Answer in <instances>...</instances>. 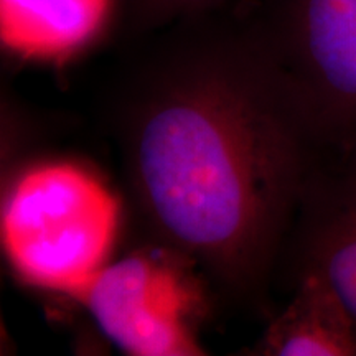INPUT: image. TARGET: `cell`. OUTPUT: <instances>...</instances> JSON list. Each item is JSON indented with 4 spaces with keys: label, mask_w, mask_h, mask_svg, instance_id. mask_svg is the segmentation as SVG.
Wrapping results in <instances>:
<instances>
[{
    "label": "cell",
    "mask_w": 356,
    "mask_h": 356,
    "mask_svg": "<svg viewBox=\"0 0 356 356\" xmlns=\"http://www.w3.org/2000/svg\"><path fill=\"white\" fill-rule=\"evenodd\" d=\"M197 262L155 241L114 257L76 302L114 348L131 356H203L210 286Z\"/></svg>",
    "instance_id": "3957f363"
},
{
    "label": "cell",
    "mask_w": 356,
    "mask_h": 356,
    "mask_svg": "<svg viewBox=\"0 0 356 356\" xmlns=\"http://www.w3.org/2000/svg\"><path fill=\"white\" fill-rule=\"evenodd\" d=\"M231 2L233 0H126L124 25L137 38L186 17L229 6Z\"/></svg>",
    "instance_id": "ba28073f"
},
{
    "label": "cell",
    "mask_w": 356,
    "mask_h": 356,
    "mask_svg": "<svg viewBox=\"0 0 356 356\" xmlns=\"http://www.w3.org/2000/svg\"><path fill=\"white\" fill-rule=\"evenodd\" d=\"M257 20L322 150H356V0H259Z\"/></svg>",
    "instance_id": "277c9868"
},
{
    "label": "cell",
    "mask_w": 356,
    "mask_h": 356,
    "mask_svg": "<svg viewBox=\"0 0 356 356\" xmlns=\"http://www.w3.org/2000/svg\"><path fill=\"white\" fill-rule=\"evenodd\" d=\"M118 0H0L2 44L20 60L63 63L97 43Z\"/></svg>",
    "instance_id": "8992f818"
},
{
    "label": "cell",
    "mask_w": 356,
    "mask_h": 356,
    "mask_svg": "<svg viewBox=\"0 0 356 356\" xmlns=\"http://www.w3.org/2000/svg\"><path fill=\"white\" fill-rule=\"evenodd\" d=\"M287 284L322 279L356 330V150H323L312 168L280 257Z\"/></svg>",
    "instance_id": "5b68a950"
},
{
    "label": "cell",
    "mask_w": 356,
    "mask_h": 356,
    "mask_svg": "<svg viewBox=\"0 0 356 356\" xmlns=\"http://www.w3.org/2000/svg\"><path fill=\"white\" fill-rule=\"evenodd\" d=\"M124 203L91 165L42 157L8 173L0 207L3 256L20 282L76 302L111 259Z\"/></svg>",
    "instance_id": "7a4b0ae2"
},
{
    "label": "cell",
    "mask_w": 356,
    "mask_h": 356,
    "mask_svg": "<svg viewBox=\"0 0 356 356\" xmlns=\"http://www.w3.org/2000/svg\"><path fill=\"white\" fill-rule=\"evenodd\" d=\"M137 38L106 118L145 239L264 310L322 149L256 10L225 6Z\"/></svg>",
    "instance_id": "6da1fadb"
},
{
    "label": "cell",
    "mask_w": 356,
    "mask_h": 356,
    "mask_svg": "<svg viewBox=\"0 0 356 356\" xmlns=\"http://www.w3.org/2000/svg\"><path fill=\"white\" fill-rule=\"evenodd\" d=\"M292 297L251 351L259 356H356V330L345 305L322 279L304 274Z\"/></svg>",
    "instance_id": "52a82bcc"
}]
</instances>
